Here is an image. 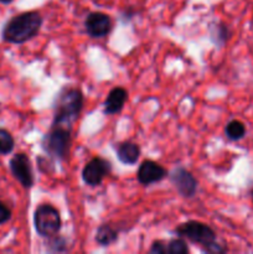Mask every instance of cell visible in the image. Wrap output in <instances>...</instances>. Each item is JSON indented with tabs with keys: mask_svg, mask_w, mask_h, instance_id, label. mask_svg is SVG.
I'll list each match as a JSON object with an SVG mask.
<instances>
[{
	"mask_svg": "<svg viewBox=\"0 0 253 254\" xmlns=\"http://www.w3.org/2000/svg\"><path fill=\"white\" fill-rule=\"evenodd\" d=\"M150 253H156V254H163V253H166V247L165 245H163L161 242H154L153 245H151V248H150Z\"/></svg>",
	"mask_w": 253,
	"mask_h": 254,
	"instance_id": "obj_18",
	"label": "cell"
},
{
	"mask_svg": "<svg viewBox=\"0 0 253 254\" xmlns=\"http://www.w3.org/2000/svg\"><path fill=\"white\" fill-rule=\"evenodd\" d=\"M83 106V96L78 88H64L59 94L55 111L54 126L71 127L78 118Z\"/></svg>",
	"mask_w": 253,
	"mask_h": 254,
	"instance_id": "obj_2",
	"label": "cell"
},
{
	"mask_svg": "<svg viewBox=\"0 0 253 254\" xmlns=\"http://www.w3.org/2000/svg\"><path fill=\"white\" fill-rule=\"evenodd\" d=\"M126 101V91L122 87L113 88L104 102V112L107 114H116L123 109Z\"/></svg>",
	"mask_w": 253,
	"mask_h": 254,
	"instance_id": "obj_11",
	"label": "cell"
},
{
	"mask_svg": "<svg viewBox=\"0 0 253 254\" xmlns=\"http://www.w3.org/2000/svg\"><path fill=\"white\" fill-rule=\"evenodd\" d=\"M117 154L118 159L123 164L126 165H134L138 161L139 155H140V148L138 144L131 143V141H124L121 143L117 148Z\"/></svg>",
	"mask_w": 253,
	"mask_h": 254,
	"instance_id": "obj_12",
	"label": "cell"
},
{
	"mask_svg": "<svg viewBox=\"0 0 253 254\" xmlns=\"http://www.w3.org/2000/svg\"><path fill=\"white\" fill-rule=\"evenodd\" d=\"M171 183L176 188L178 192L184 197H191L195 195L196 189H197V183L195 178L189 173L188 170L183 168H178L173 171L170 176Z\"/></svg>",
	"mask_w": 253,
	"mask_h": 254,
	"instance_id": "obj_9",
	"label": "cell"
},
{
	"mask_svg": "<svg viewBox=\"0 0 253 254\" xmlns=\"http://www.w3.org/2000/svg\"><path fill=\"white\" fill-rule=\"evenodd\" d=\"M42 25V17L36 11L16 15L5 25L2 39L10 44H24L37 35Z\"/></svg>",
	"mask_w": 253,
	"mask_h": 254,
	"instance_id": "obj_1",
	"label": "cell"
},
{
	"mask_svg": "<svg viewBox=\"0 0 253 254\" xmlns=\"http://www.w3.org/2000/svg\"><path fill=\"white\" fill-rule=\"evenodd\" d=\"M14 1V0H0V2H1V4H10V2H12Z\"/></svg>",
	"mask_w": 253,
	"mask_h": 254,
	"instance_id": "obj_19",
	"label": "cell"
},
{
	"mask_svg": "<svg viewBox=\"0 0 253 254\" xmlns=\"http://www.w3.org/2000/svg\"><path fill=\"white\" fill-rule=\"evenodd\" d=\"M226 135L231 140H240L245 136L246 134V127L242 122L240 121H231L230 123L226 126Z\"/></svg>",
	"mask_w": 253,
	"mask_h": 254,
	"instance_id": "obj_14",
	"label": "cell"
},
{
	"mask_svg": "<svg viewBox=\"0 0 253 254\" xmlns=\"http://www.w3.org/2000/svg\"><path fill=\"white\" fill-rule=\"evenodd\" d=\"M87 34L91 37H103L112 29L111 17L103 12H91L84 21Z\"/></svg>",
	"mask_w": 253,
	"mask_h": 254,
	"instance_id": "obj_8",
	"label": "cell"
},
{
	"mask_svg": "<svg viewBox=\"0 0 253 254\" xmlns=\"http://www.w3.org/2000/svg\"><path fill=\"white\" fill-rule=\"evenodd\" d=\"M14 149V138L5 129H0V154L6 155Z\"/></svg>",
	"mask_w": 253,
	"mask_h": 254,
	"instance_id": "obj_15",
	"label": "cell"
},
{
	"mask_svg": "<svg viewBox=\"0 0 253 254\" xmlns=\"http://www.w3.org/2000/svg\"><path fill=\"white\" fill-rule=\"evenodd\" d=\"M10 170L14 178L21 184L24 188L30 189L34 185V174H32L30 159L26 154H16L10 160Z\"/></svg>",
	"mask_w": 253,
	"mask_h": 254,
	"instance_id": "obj_6",
	"label": "cell"
},
{
	"mask_svg": "<svg viewBox=\"0 0 253 254\" xmlns=\"http://www.w3.org/2000/svg\"><path fill=\"white\" fill-rule=\"evenodd\" d=\"M168 175L165 169L158 163L151 160H145L141 163L138 170V180L143 185H150V184L158 183L163 180Z\"/></svg>",
	"mask_w": 253,
	"mask_h": 254,
	"instance_id": "obj_10",
	"label": "cell"
},
{
	"mask_svg": "<svg viewBox=\"0 0 253 254\" xmlns=\"http://www.w3.org/2000/svg\"><path fill=\"white\" fill-rule=\"evenodd\" d=\"M111 171V164L102 158H93L86 164L82 171L83 181L89 186H97Z\"/></svg>",
	"mask_w": 253,
	"mask_h": 254,
	"instance_id": "obj_7",
	"label": "cell"
},
{
	"mask_svg": "<svg viewBox=\"0 0 253 254\" xmlns=\"http://www.w3.org/2000/svg\"><path fill=\"white\" fill-rule=\"evenodd\" d=\"M118 240V232L109 225H102L97 230L96 241L101 246H109Z\"/></svg>",
	"mask_w": 253,
	"mask_h": 254,
	"instance_id": "obj_13",
	"label": "cell"
},
{
	"mask_svg": "<svg viewBox=\"0 0 253 254\" xmlns=\"http://www.w3.org/2000/svg\"><path fill=\"white\" fill-rule=\"evenodd\" d=\"M166 252L170 254H186L189 253V247L183 240H173L166 247Z\"/></svg>",
	"mask_w": 253,
	"mask_h": 254,
	"instance_id": "obj_16",
	"label": "cell"
},
{
	"mask_svg": "<svg viewBox=\"0 0 253 254\" xmlns=\"http://www.w3.org/2000/svg\"><path fill=\"white\" fill-rule=\"evenodd\" d=\"M251 197H252V202H253V189H252V191H251Z\"/></svg>",
	"mask_w": 253,
	"mask_h": 254,
	"instance_id": "obj_20",
	"label": "cell"
},
{
	"mask_svg": "<svg viewBox=\"0 0 253 254\" xmlns=\"http://www.w3.org/2000/svg\"><path fill=\"white\" fill-rule=\"evenodd\" d=\"M69 143H71L69 127L67 128L63 126H54V129L45 139V149L50 155L62 160L68 153Z\"/></svg>",
	"mask_w": 253,
	"mask_h": 254,
	"instance_id": "obj_5",
	"label": "cell"
},
{
	"mask_svg": "<svg viewBox=\"0 0 253 254\" xmlns=\"http://www.w3.org/2000/svg\"><path fill=\"white\" fill-rule=\"evenodd\" d=\"M34 222L35 228L41 237H55L61 228L59 211L51 205H40L35 211Z\"/></svg>",
	"mask_w": 253,
	"mask_h": 254,
	"instance_id": "obj_3",
	"label": "cell"
},
{
	"mask_svg": "<svg viewBox=\"0 0 253 254\" xmlns=\"http://www.w3.org/2000/svg\"><path fill=\"white\" fill-rule=\"evenodd\" d=\"M10 217H11L10 210L1 202V201H0V225L7 222V221L10 220Z\"/></svg>",
	"mask_w": 253,
	"mask_h": 254,
	"instance_id": "obj_17",
	"label": "cell"
},
{
	"mask_svg": "<svg viewBox=\"0 0 253 254\" xmlns=\"http://www.w3.org/2000/svg\"><path fill=\"white\" fill-rule=\"evenodd\" d=\"M176 233L180 237H185L191 242L202 246L206 250L216 242L215 232L207 225L197 222V221H189V222L183 223L176 228Z\"/></svg>",
	"mask_w": 253,
	"mask_h": 254,
	"instance_id": "obj_4",
	"label": "cell"
}]
</instances>
